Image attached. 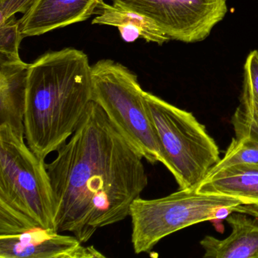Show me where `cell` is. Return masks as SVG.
I'll use <instances>...</instances> for the list:
<instances>
[{
	"label": "cell",
	"instance_id": "2e32d148",
	"mask_svg": "<svg viewBox=\"0 0 258 258\" xmlns=\"http://www.w3.org/2000/svg\"><path fill=\"white\" fill-rule=\"evenodd\" d=\"M23 38L15 16L0 25V61L20 60L19 46Z\"/></svg>",
	"mask_w": 258,
	"mask_h": 258
},
{
	"label": "cell",
	"instance_id": "5b68a950",
	"mask_svg": "<svg viewBox=\"0 0 258 258\" xmlns=\"http://www.w3.org/2000/svg\"><path fill=\"white\" fill-rule=\"evenodd\" d=\"M93 101L119 132L152 164H164L156 133L137 75L120 63L100 60L92 66Z\"/></svg>",
	"mask_w": 258,
	"mask_h": 258
},
{
	"label": "cell",
	"instance_id": "7a4b0ae2",
	"mask_svg": "<svg viewBox=\"0 0 258 258\" xmlns=\"http://www.w3.org/2000/svg\"><path fill=\"white\" fill-rule=\"evenodd\" d=\"M93 101L92 66L76 49L49 52L30 64L24 126L30 149L44 159L73 135Z\"/></svg>",
	"mask_w": 258,
	"mask_h": 258
},
{
	"label": "cell",
	"instance_id": "8fae6325",
	"mask_svg": "<svg viewBox=\"0 0 258 258\" xmlns=\"http://www.w3.org/2000/svg\"><path fill=\"white\" fill-rule=\"evenodd\" d=\"M232 228L223 239L207 235L200 241L205 258H258V218L233 212L226 219Z\"/></svg>",
	"mask_w": 258,
	"mask_h": 258
},
{
	"label": "cell",
	"instance_id": "e0dca14e",
	"mask_svg": "<svg viewBox=\"0 0 258 258\" xmlns=\"http://www.w3.org/2000/svg\"><path fill=\"white\" fill-rule=\"evenodd\" d=\"M36 2L37 0H0V25L17 13L27 14Z\"/></svg>",
	"mask_w": 258,
	"mask_h": 258
},
{
	"label": "cell",
	"instance_id": "4fadbf2b",
	"mask_svg": "<svg viewBox=\"0 0 258 258\" xmlns=\"http://www.w3.org/2000/svg\"><path fill=\"white\" fill-rule=\"evenodd\" d=\"M235 131L223 158L211 170H218L234 164H258V118L234 114L232 119Z\"/></svg>",
	"mask_w": 258,
	"mask_h": 258
},
{
	"label": "cell",
	"instance_id": "7c38bea8",
	"mask_svg": "<svg viewBox=\"0 0 258 258\" xmlns=\"http://www.w3.org/2000/svg\"><path fill=\"white\" fill-rule=\"evenodd\" d=\"M29 68L22 59L0 61V124L22 134Z\"/></svg>",
	"mask_w": 258,
	"mask_h": 258
},
{
	"label": "cell",
	"instance_id": "9a60e30c",
	"mask_svg": "<svg viewBox=\"0 0 258 258\" xmlns=\"http://www.w3.org/2000/svg\"><path fill=\"white\" fill-rule=\"evenodd\" d=\"M236 114L258 118V51L249 53L244 66L242 93Z\"/></svg>",
	"mask_w": 258,
	"mask_h": 258
},
{
	"label": "cell",
	"instance_id": "3957f363",
	"mask_svg": "<svg viewBox=\"0 0 258 258\" xmlns=\"http://www.w3.org/2000/svg\"><path fill=\"white\" fill-rule=\"evenodd\" d=\"M146 110L164 158L181 189H197L220 161L219 148L191 113L144 91Z\"/></svg>",
	"mask_w": 258,
	"mask_h": 258
},
{
	"label": "cell",
	"instance_id": "30bf717a",
	"mask_svg": "<svg viewBox=\"0 0 258 258\" xmlns=\"http://www.w3.org/2000/svg\"><path fill=\"white\" fill-rule=\"evenodd\" d=\"M196 190L240 199L244 205L237 212L258 218V164L243 163L212 170Z\"/></svg>",
	"mask_w": 258,
	"mask_h": 258
},
{
	"label": "cell",
	"instance_id": "ba28073f",
	"mask_svg": "<svg viewBox=\"0 0 258 258\" xmlns=\"http://www.w3.org/2000/svg\"><path fill=\"white\" fill-rule=\"evenodd\" d=\"M113 4L146 16L169 40L203 41L224 19L227 0H113Z\"/></svg>",
	"mask_w": 258,
	"mask_h": 258
},
{
	"label": "cell",
	"instance_id": "9c48e42d",
	"mask_svg": "<svg viewBox=\"0 0 258 258\" xmlns=\"http://www.w3.org/2000/svg\"><path fill=\"white\" fill-rule=\"evenodd\" d=\"M104 0H37L19 20L24 37H34L90 19Z\"/></svg>",
	"mask_w": 258,
	"mask_h": 258
},
{
	"label": "cell",
	"instance_id": "6da1fadb",
	"mask_svg": "<svg viewBox=\"0 0 258 258\" xmlns=\"http://www.w3.org/2000/svg\"><path fill=\"white\" fill-rule=\"evenodd\" d=\"M56 152L46 164L55 228L82 243L130 216L133 202L147 186L143 157L93 101Z\"/></svg>",
	"mask_w": 258,
	"mask_h": 258
},
{
	"label": "cell",
	"instance_id": "ac0fdd59",
	"mask_svg": "<svg viewBox=\"0 0 258 258\" xmlns=\"http://www.w3.org/2000/svg\"><path fill=\"white\" fill-rule=\"evenodd\" d=\"M119 32L122 39L126 43H133L138 38H142V31L140 28L131 25H122L118 27Z\"/></svg>",
	"mask_w": 258,
	"mask_h": 258
},
{
	"label": "cell",
	"instance_id": "277c9868",
	"mask_svg": "<svg viewBox=\"0 0 258 258\" xmlns=\"http://www.w3.org/2000/svg\"><path fill=\"white\" fill-rule=\"evenodd\" d=\"M244 202L223 195L205 194L196 189H181L165 197H139L131 206L133 247L137 254L149 253L170 234L191 225L226 220Z\"/></svg>",
	"mask_w": 258,
	"mask_h": 258
},
{
	"label": "cell",
	"instance_id": "52a82bcc",
	"mask_svg": "<svg viewBox=\"0 0 258 258\" xmlns=\"http://www.w3.org/2000/svg\"><path fill=\"white\" fill-rule=\"evenodd\" d=\"M60 233L0 201V258L105 257L75 235Z\"/></svg>",
	"mask_w": 258,
	"mask_h": 258
},
{
	"label": "cell",
	"instance_id": "5bb4252c",
	"mask_svg": "<svg viewBox=\"0 0 258 258\" xmlns=\"http://www.w3.org/2000/svg\"><path fill=\"white\" fill-rule=\"evenodd\" d=\"M98 16L93 19V25L118 27L131 25L140 28L142 38L147 42L161 45L169 41V39L150 19L143 15L117 6L103 4L96 11Z\"/></svg>",
	"mask_w": 258,
	"mask_h": 258
},
{
	"label": "cell",
	"instance_id": "8992f818",
	"mask_svg": "<svg viewBox=\"0 0 258 258\" xmlns=\"http://www.w3.org/2000/svg\"><path fill=\"white\" fill-rule=\"evenodd\" d=\"M25 140V134L0 124V201L45 227L55 228L53 194L46 163Z\"/></svg>",
	"mask_w": 258,
	"mask_h": 258
}]
</instances>
